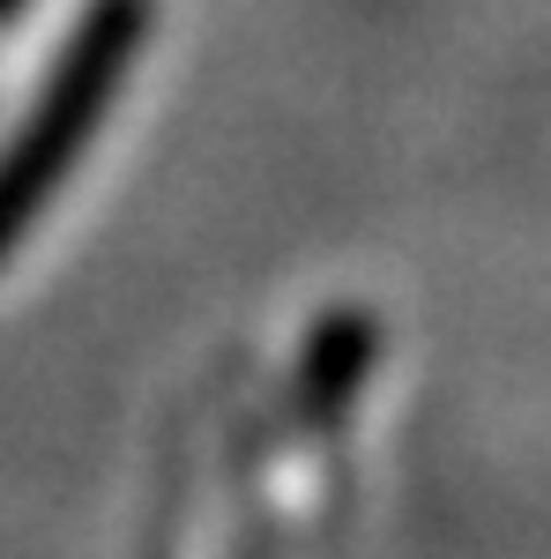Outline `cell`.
Returning a JSON list of instances; mask_svg holds the SVG:
<instances>
[{
  "mask_svg": "<svg viewBox=\"0 0 551 559\" xmlns=\"http://www.w3.org/2000/svg\"><path fill=\"white\" fill-rule=\"evenodd\" d=\"M142 38H149V0H89L75 38L60 45L38 105L23 112V128L8 134V150H0V261L31 239L45 202L75 179L83 150L97 142L105 112L128 90V68L142 52Z\"/></svg>",
  "mask_w": 551,
  "mask_h": 559,
  "instance_id": "1",
  "label": "cell"
},
{
  "mask_svg": "<svg viewBox=\"0 0 551 559\" xmlns=\"http://www.w3.org/2000/svg\"><path fill=\"white\" fill-rule=\"evenodd\" d=\"M8 8H23V0H0V15H8Z\"/></svg>",
  "mask_w": 551,
  "mask_h": 559,
  "instance_id": "2",
  "label": "cell"
}]
</instances>
